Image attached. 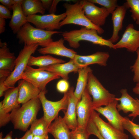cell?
<instances>
[{"mask_svg":"<svg viewBox=\"0 0 139 139\" xmlns=\"http://www.w3.org/2000/svg\"><path fill=\"white\" fill-rule=\"evenodd\" d=\"M15 4L9 26L14 34H16L21 28L27 22V17L24 15L21 6L22 0H14Z\"/></svg>","mask_w":139,"mask_h":139,"instance_id":"23","label":"cell"},{"mask_svg":"<svg viewBox=\"0 0 139 139\" xmlns=\"http://www.w3.org/2000/svg\"><path fill=\"white\" fill-rule=\"evenodd\" d=\"M48 127L43 116L34 120L31 124L29 130L34 136H39L48 134Z\"/></svg>","mask_w":139,"mask_h":139,"instance_id":"29","label":"cell"},{"mask_svg":"<svg viewBox=\"0 0 139 139\" xmlns=\"http://www.w3.org/2000/svg\"><path fill=\"white\" fill-rule=\"evenodd\" d=\"M109 57L110 55L108 52L98 51L86 55L76 54L73 59L80 68L95 64L105 66L107 65V62Z\"/></svg>","mask_w":139,"mask_h":139,"instance_id":"17","label":"cell"},{"mask_svg":"<svg viewBox=\"0 0 139 139\" xmlns=\"http://www.w3.org/2000/svg\"><path fill=\"white\" fill-rule=\"evenodd\" d=\"M70 84L67 80L62 79L59 80L56 85V89L59 92L64 93L67 92L70 88Z\"/></svg>","mask_w":139,"mask_h":139,"instance_id":"37","label":"cell"},{"mask_svg":"<svg viewBox=\"0 0 139 139\" xmlns=\"http://www.w3.org/2000/svg\"><path fill=\"white\" fill-rule=\"evenodd\" d=\"M21 6L23 13L27 17L38 13L44 15L45 10L40 0H22Z\"/></svg>","mask_w":139,"mask_h":139,"instance_id":"28","label":"cell"},{"mask_svg":"<svg viewBox=\"0 0 139 139\" xmlns=\"http://www.w3.org/2000/svg\"><path fill=\"white\" fill-rule=\"evenodd\" d=\"M91 71L92 70L88 66L80 68L78 71V76L74 94L79 101L86 88L89 74Z\"/></svg>","mask_w":139,"mask_h":139,"instance_id":"26","label":"cell"},{"mask_svg":"<svg viewBox=\"0 0 139 139\" xmlns=\"http://www.w3.org/2000/svg\"><path fill=\"white\" fill-rule=\"evenodd\" d=\"M127 9L124 4L118 6L111 14L113 32L111 37L108 39L113 44L119 40V33L122 29L123 21Z\"/></svg>","mask_w":139,"mask_h":139,"instance_id":"21","label":"cell"},{"mask_svg":"<svg viewBox=\"0 0 139 139\" xmlns=\"http://www.w3.org/2000/svg\"><path fill=\"white\" fill-rule=\"evenodd\" d=\"M61 0H53L51 6L49 10L50 14H55L57 11V6L58 3Z\"/></svg>","mask_w":139,"mask_h":139,"instance_id":"41","label":"cell"},{"mask_svg":"<svg viewBox=\"0 0 139 139\" xmlns=\"http://www.w3.org/2000/svg\"><path fill=\"white\" fill-rule=\"evenodd\" d=\"M136 99L137 100V101L139 102V99L137 98H136Z\"/></svg>","mask_w":139,"mask_h":139,"instance_id":"48","label":"cell"},{"mask_svg":"<svg viewBox=\"0 0 139 139\" xmlns=\"http://www.w3.org/2000/svg\"><path fill=\"white\" fill-rule=\"evenodd\" d=\"M0 2L10 11L12 10L15 3L14 0H0Z\"/></svg>","mask_w":139,"mask_h":139,"instance_id":"39","label":"cell"},{"mask_svg":"<svg viewBox=\"0 0 139 139\" xmlns=\"http://www.w3.org/2000/svg\"><path fill=\"white\" fill-rule=\"evenodd\" d=\"M116 48H126L129 52H136L139 48V30L135 29L132 24L126 27L121 39L114 44Z\"/></svg>","mask_w":139,"mask_h":139,"instance_id":"13","label":"cell"},{"mask_svg":"<svg viewBox=\"0 0 139 139\" xmlns=\"http://www.w3.org/2000/svg\"><path fill=\"white\" fill-rule=\"evenodd\" d=\"M62 32L41 29L33 27L27 22L17 32L16 36L20 44H24V45H27L38 44L44 47L53 41L52 37L53 35Z\"/></svg>","mask_w":139,"mask_h":139,"instance_id":"3","label":"cell"},{"mask_svg":"<svg viewBox=\"0 0 139 139\" xmlns=\"http://www.w3.org/2000/svg\"><path fill=\"white\" fill-rule=\"evenodd\" d=\"M6 79V78H0V97L4 95L5 92L9 89L5 84L4 82Z\"/></svg>","mask_w":139,"mask_h":139,"instance_id":"40","label":"cell"},{"mask_svg":"<svg viewBox=\"0 0 139 139\" xmlns=\"http://www.w3.org/2000/svg\"><path fill=\"white\" fill-rule=\"evenodd\" d=\"M10 11L2 5H0V17L4 19H11Z\"/></svg>","mask_w":139,"mask_h":139,"instance_id":"38","label":"cell"},{"mask_svg":"<svg viewBox=\"0 0 139 139\" xmlns=\"http://www.w3.org/2000/svg\"><path fill=\"white\" fill-rule=\"evenodd\" d=\"M48 134L39 136H34L33 139H48Z\"/></svg>","mask_w":139,"mask_h":139,"instance_id":"46","label":"cell"},{"mask_svg":"<svg viewBox=\"0 0 139 139\" xmlns=\"http://www.w3.org/2000/svg\"><path fill=\"white\" fill-rule=\"evenodd\" d=\"M100 114L94 110L91 119L101 136L104 139H128V136L124 132L115 128L109 123L103 121Z\"/></svg>","mask_w":139,"mask_h":139,"instance_id":"11","label":"cell"},{"mask_svg":"<svg viewBox=\"0 0 139 139\" xmlns=\"http://www.w3.org/2000/svg\"><path fill=\"white\" fill-rule=\"evenodd\" d=\"M120 92L121 97L115 98L116 100L120 101V103L117 105L118 111H122L126 114L131 112L128 116L134 118L139 116V102L128 93L126 89H122Z\"/></svg>","mask_w":139,"mask_h":139,"instance_id":"15","label":"cell"},{"mask_svg":"<svg viewBox=\"0 0 139 139\" xmlns=\"http://www.w3.org/2000/svg\"><path fill=\"white\" fill-rule=\"evenodd\" d=\"M87 89L92 98V108L106 106L115 99L116 96L111 93L102 85L92 71L88 75Z\"/></svg>","mask_w":139,"mask_h":139,"instance_id":"5","label":"cell"},{"mask_svg":"<svg viewBox=\"0 0 139 139\" xmlns=\"http://www.w3.org/2000/svg\"><path fill=\"white\" fill-rule=\"evenodd\" d=\"M48 133L54 139H71V131L63 117L58 116L48 127Z\"/></svg>","mask_w":139,"mask_h":139,"instance_id":"22","label":"cell"},{"mask_svg":"<svg viewBox=\"0 0 139 139\" xmlns=\"http://www.w3.org/2000/svg\"><path fill=\"white\" fill-rule=\"evenodd\" d=\"M12 132L11 131L7 134L5 137L3 138L2 133V132H1L0 133V139H12Z\"/></svg>","mask_w":139,"mask_h":139,"instance_id":"45","label":"cell"},{"mask_svg":"<svg viewBox=\"0 0 139 139\" xmlns=\"http://www.w3.org/2000/svg\"><path fill=\"white\" fill-rule=\"evenodd\" d=\"M124 4L128 8H130L131 16L139 26V0H127Z\"/></svg>","mask_w":139,"mask_h":139,"instance_id":"31","label":"cell"},{"mask_svg":"<svg viewBox=\"0 0 139 139\" xmlns=\"http://www.w3.org/2000/svg\"><path fill=\"white\" fill-rule=\"evenodd\" d=\"M18 81L19 104H23L38 97L41 91L38 88L24 79H21Z\"/></svg>","mask_w":139,"mask_h":139,"instance_id":"20","label":"cell"},{"mask_svg":"<svg viewBox=\"0 0 139 139\" xmlns=\"http://www.w3.org/2000/svg\"><path fill=\"white\" fill-rule=\"evenodd\" d=\"M74 88H70L67 92L68 97V106L66 111L64 112L63 119L70 130H73L77 127L76 107L80 101L74 94Z\"/></svg>","mask_w":139,"mask_h":139,"instance_id":"18","label":"cell"},{"mask_svg":"<svg viewBox=\"0 0 139 139\" xmlns=\"http://www.w3.org/2000/svg\"><path fill=\"white\" fill-rule=\"evenodd\" d=\"M94 110L92 108V99L86 88L76 106L78 127L86 128Z\"/></svg>","mask_w":139,"mask_h":139,"instance_id":"10","label":"cell"},{"mask_svg":"<svg viewBox=\"0 0 139 139\" xmlns=\"http://www.w3.org/2000/svg\"><path fill=\"white\" fill-rule=\"evenodd\" d=\"M94 3L100 5L106 8L112 14L118 6L117 0H89Z\"/></svg>","mask_w":139,"mask_h":139,"instance_id":"32","label":"cell"},{"mask_svg":"<svg viewBox=\"0 0 139 139\" xmlns=\"http://www.w3.org/2000/svg\"><path fill=\"white\" fill-rule=\"evenodd\" d=\"M134 93L139 96V82L137 83L135 86L133 88Z\"/></svg>","mask_w":139,"mask_h":139,"instance_id":"47","label":"cell"},{"mask_svg":"<svg viewBox=\"0 0 139 139\" xmlns=\"http://www.w3.org/2000/svg\"><path fill=\"white\" fill-rule=\"evenodd\" d=\"M6 21L5 19L0 17V34L3 33L5 29Z\"/></svg>","mask_w":139,"mask_h":139,"instance_id":"44","label":"cell"},{"mask_svg":"<svg viewBox=\"0 0 139 139\" xmlns=\"http://www.w3.org/2000/svg\"><path fill=\"white\" fill-rule=\"evenodd\" d=\"M97 31L82 27L79 29L63 32L61 34L64 41H67L70 46L77 49L80 46V42L86 41L94 45L105 46L110 48L116 49L114 44L109 39L103 38L98 34Z\"/></svg>","mask_w":139,"mask_h":139,"instance_id":"2","label":"cell"},{"mask_svg":"<svg viewBox=\"0 0 139 139\" xmlns=\"http://www.w3.org/2000/svg\"><path fill=\"white\" fill-rule=\"evenodd\" d=\"M63 38L52 41L47 46L37 49L38 52L44 55L50 54L68 57L73 59L77 53L74 50L66 47Z\"/></svg>","mask_w":139,"mask_h":139,"instance_id":"16","label":"cell"},{"mask_svg":"<svg viewBox=\"0 0 139 139\" xmlns=\"http://www.w3.org/2000/svg\"><path fill=\"white\" fill-rule=\"evenodd\" d=\"M0 70H7L11 72L15 66L16 58L13 53L11 52L6 42L0 40Z\"/></svg>","mask_w":139,"mask_h":139,"instance_id":"24","label":"cell"},{"mask_svg":"<svg viewBox=\"0 0 139 139\" xmlns=\"http://www.w3.org/2000/svg\"><path fill=\"white\" fill-rule=\"evenodd\" d=\"M42 6L46 10H49L52 4L53 0H41Z\"/></svg>","mask_w":139,"mask_h":139,"instance_id":"42","label":"cell"},{"mask_svg":"<svg viewBox=\"0 0 139 139\" xmlns=\"http://www.w3.org/2000/svg\"><path fill=\"white\" fill-rule=\"evenodd\" d=\"M41 105L38 97L22 104L21 107L11 112V121L14 129L26 132L30 125L37 119Z\"/></svg>","mask_w":139,"mask_h":139,"instance_id":"1","label":"cell"},{"mask_svg":"<svg viewBox=\"0 0 139 139\" xmlns=\"http://www.w3.org/2000/svg\"><path fill=\"white\" fill-rule=\"evenodd\" d=\"M136 52L137 58L134 64L131 66V69L134 73L133 80L137 83L139 82V48Z\"/></svg>","mask_w":139,"mask_h":139,"instance_id":"35","label":"cell"},{"mask_svg":"<svg viewBox=\"0 0 139 139\" xmlns=\"http://www.w3.org/2000/svg\"><path fill=\"white\" fill-rule=\"evenodd\" d=\"M86 129L90 135L92 134L94 135L99 139H104L99 133L91 118L88 124Z\"/></svg>","mask_w":139,"mask_h":139,"instance_id":"36","label":"cell"},{"mask_svg":"<svg viewBox=\"0 0 139 139\" xmlns=\"http://www.w3.org/2000/svg\"><path fill=\"white\" fill-rule=\"evenodd\" d=\"M46 90L41 91L39 98L42 105L44 112V119L48 127L53 121L58 116L60 110L64 112L67 109L68 103V97L67 92L64 93L63 97L57 101H52L47 99L45 96Z\"/></svg>","mask_w":139,"mask_h":139,"instance_id":"7","label":"cell"},{"mask_svg":"<svg viewBox=\"0 0 139 139\" xmlns=\"http://www.w3.org/2000/svg\"><path fill=\"white\" fill-rule=\"evenodd\" d=\"M33 136L30 130H27L22 137L20 138L16 137L15 139H33Z\"/></svg>","mask_w":139,"mask_h":139,"instance_id":"43","label":"cell"},{"mask_svg":"<svg viewBox=\"0 0 139 139\" xmlns=\"http://www.w3.org/2000/svg\"><path fill=\"white\" fill-rule=\"evenodd\" d=\"M80 68L73 59H70L67 63L55 64L38 68L57 74L63 79L68 80L69 74L72 72H77Z\"/></svg>","mask_w":139,"mask_h":139,"instance_id":"19","label":"cell"},{"mask_svg":"<svg viewBox=\"0 0 139 139\" xmlns=\"http://www.w3.org/2000/svg\"><path fill=\"white\" fill-rule=\"evenodd\" d=\"M80 1L86 16L92 23L99 27L105 24L110 14L107 9L103 7H98L89 0Z\"/></svg>","mask_w":139,"mask_h":139,"instance_id":"12","label":"cell"},{"mask_svg":"<svg viewBox=\"0 0 139 139\" xmlns=\"http://www.w3.org/2000/svg\"><path fill=\"white\" fill-rule=\"evenodd\" d=\"M10 113L6 112L4 109L2 101L0 102V126L6 125L11 121Z\"/></svg>","mask_w":139,"mask_h":139,"instance_id":"34","label":"cell"},{"mask_svg":"<svg viewBox=\"0 0 139 139\" xmlns=\"http://www.w3.org/2000/svg\"><path fill=\"white\" fill-rule=\"evenodd\" d=\"M118 101L115 99L105 107L96 108L94 110L105 117L109 123L115 128L122 132L124 129L122 123L124 117L119 114L117 108Z\"/></svg>","mask_w":139,"mask_h":139,"instance_id":"14","label":"cell"},{"mask_svg":"<svg viewBox=\"0 0 139 139\" xmlns=\"http://www.w3.org/2000/svg\"><path fill=\"white\" fill-rule=\"evenodd\" d=\"M4 95L2 106L6 112H11L21 107L18 102L19 94L17 86L9 89L5 92Z\"/></svg>","mask_w":139,"mask_h":139,"instance_id":"25","label":"cell"},{"mask_svg":"<svg viewBox=\"0 0 139 139\" xmlns=\"http://www.w3.org/2000/svg\"><path fill=\"white\" fill-rule=\"evenodd\" d=\"M124 129L129 132L135 139H139V124H136L127 117H124L122 123Z\"/></svg>","mask_w":139,"mask_h":139,"instance_id":"30","label":"cell"},{"mask_svg":"<svg viewBox=\"0 0 139 139\" xmlns=\"http://www.w3.org/2000/svg\"><path fill=\"white\" fill-rule=\"evenodd\" d=\"M65 12L59 15L55 14L33 15L27 17V22L32 23L36 28L48 31L59 29L60 22L65 18Z\"/></svg>","mask_w":139,"mask_h":139,"instance_id":"9","label":"cell"},{"mask_svg":"<svg viewBox=\"0 0 139 139\" xmlns=\"http://www.w3.org/2000/svg\"><path fill=\"white\" fill-rule=\"evenodd\" d=\"M63 5L66 10L65 12L66 16L60 23L61 27L67 24H73L88 29H94L100 34L104 33V30L102 28L93 24L86 17L80 1L73 4L65 3Z\"/></svg>","mask_w":139,"mask_h":139,"instance_id":"4","label":"cell"},{"mask_svg":"<svg viewBox=\"0 0 139 139\" xmlns=\"http://www.w3.org/2000/svg\"><path fill=\"white\" fill-rule=\"evenodd\" d=\"M90 135L86 128L77 127L71 131V139H88Z\"/></svg>","mask_w":139,"mask_h":139,"instance_id":"33","label":"cell"},{"mask_svg":"<svg viewBox=\"0 0 139 139\" xmlns=\"http://www.w3.org/2000/svg\"><path fill=\"white\" fill-rule=\"evenodd\" d=\"M65 62V60L61 59L55 58L49 55L36 57L31 55L27 65L30 66H37L41 67Z\"/></svg>","mask_w":139,"mask_h":139,"instance_id":"27","label":"cell"},{"mask_svg":"<svg viewBox=\"0 0 139 139\" xmlns=\"http://www.w3.org/2000/svg\"><path fill=\"white\" fill-rule=\"evenodd\" d=\"M39 46L38 44L24 45L16 58L13 70L4 82L7 87L9 88L14 87L16 82L21 79L22 76L28 65L29 58Z\"/></svg>","mask_w":139,"mask_h":139,"instance_id":"6","label":"cell"},{"mask_svg":"<svg viewBox=\"0 0 139 139\" xmlns=\"http://www.w3.org/2000/svg\"><path fill=\"white\" fill-rule=\"evenodd\" d=\"M60 77L52 72L39 68H34L27 65L21 79L29 82L42 91L46 90V86L48 83Z\"/></svg>","mask_w":139,"mask_h":139,"instance_id":"8","label":"cell"}]
</instances>
